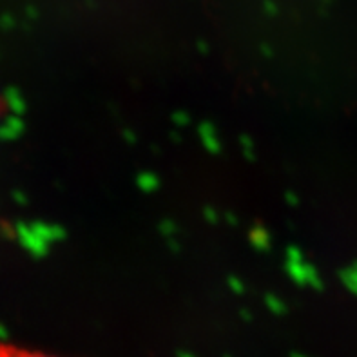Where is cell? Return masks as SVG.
<instances>
[{"instance_id": "1", "label": "cell", "mask_w": 357, "mask_h": 357, "mask_svg": "<svg viewBox=\"0 0 357 357\" xmlns=\"http://www.w3.org/2000/svg\"><path fill=\"white\" fill-rule=\"evenodd\" d=\"M0 357H53L45 356L42 352H33V350L18 349L13 344H0Z\"/></svg>"}]
</instances>
